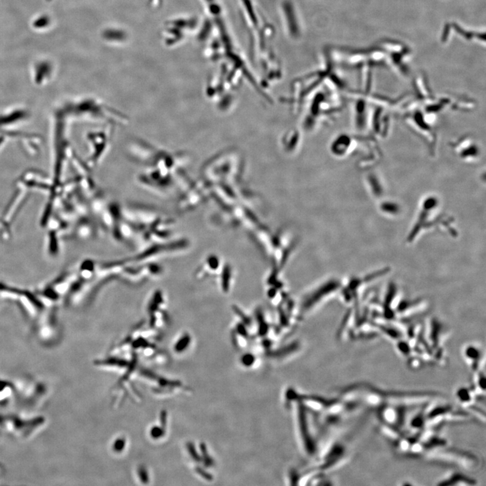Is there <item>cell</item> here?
Returning a JSON list of instances; mask_svg holds the SVG:
<instances>
[{
    "label": "cell",
    "mask_w": 486,
    "mask_h": 486,
    "mask_svg": "<svg viewBox=\"0 0 486 486\" xmlns=\"http://www.w3.org/2000/svg\"><path fill=\"white\" fill-rule=\"evenodd\" d=\"M466 364L472 372H479L484 369L485 366V358L481 351L474 346H470L466 349L464 354Z\"/></svg>",
    "instance_id": "cell-4"
},
{
    "label": "cell",
    "mask_w": 486,
    "mask_h": 486,
    "mask_svg": "<svg viewBox=\"0 0 486 486\" xmlns=\"http://www.w3.org/2000/svg\"><path fill=\"white\" fill-rule=\"evenodd\" d=\"M15 398L13 383L0 380V406H6Z\"/></svg>",
    "instance_id": "cell-5"
},
{
    "label": "cell",
    "mask_w": 486,
    "mask_h": 486,
    "mask_svg": "<svg viewBox=\"0 0 486 486\" xmlns=\"http://www.w3.org/2000/svg\"><path fill=\"white\" fill-rule=\"evenodd\" d=\"M15 398L28 410L43 406L50 394L48 386L44 382L28 376L17 378L13 382Z\"/></svg>",
    "instance_id": "cell-3"
},
{
    "label": "cell",
    "mask_w": 486,
    "mask_h": 486,
    "mask_svg": "<svg viewBox=\"0 0 486 486\" xmlns=\"http://www.w3.org/2000/svg\"><path fill=\"white\" fill-rule=\"evenodd\" d=\"M352 392L354 396H358L362 402L376 408L387 405L408 408L428 404L432 402L434 398H438L437 395L432 393L384 391L364 384L356 386Z\"/></svg>",
    "instance_id": "cell-1"
},
{
    "label": "cell",
    "mask_w": 486,
    "mask_h": 486,
    "mask_svg": "<svg viewBox=\"0 0 486 486\" xmlns=\"http://www.w3.org/2000/svg\"><path fill=\"white\" fill-rule=\"evenodd\" d=\"M476 484L474 480L470 478L466 477L464 475L457 472H452L449 474L448 476L441 480L438 485L440 486H451V485H474Z\"/></svg>",
    "instance_id": "cell-6"
},
{
    "label": "cell",
    "mask_w": 486,
    "mask_h": 486,
    "mask_svg": "<svg viewBox=\"0 0 486 486\" xmlns=\"http://www.w3.org/2000/svg\"><path fill=\"white\" fill-rule=\"evenodd\" d=\"M456 398L459 403L466 408L474 404L476 398V391L468 388H460L456 392Z\"/></svg>",
    "instance_id": "cell-7"
},
{
    "label": "cell",
    "mask_w": 486,
    "mask_h": 486,
    "mask_svg": "<svg viewBox=\"0 0 486 486\" xmlns=\"http://www.w3.org/2000/svg\"><path fill=\"white\" fill-rule=\"evenodd\" d=\"M47 424V418L40 414L0 412V432L20 440L32 439Z\"/></svg>",
    "instance_id": "cell-2"
}]
</instances>
